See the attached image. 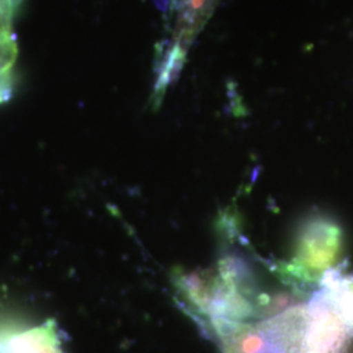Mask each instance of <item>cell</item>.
<instances>
[{"label": "cell", "mask_w": 353, "mask_h": 353, "mask_svg": "<svg viewBox=\"0 0 353 353\" xmlns=\"http://www.w3.org/2000/svg\"><path fill=\"white\" fill-rule=\"evenodd\" d=\"M0 353H62L55 326L48 322L41 327L16 334L4 341Z\"/></svg>", "instance_id": "2"}, {"label": "cell", "mask_w": 353, "mask_h": 353, "mask_svg": "<svg viewBox=\"0 0 353 353\" xmlns=\"http://www.w3.org/2000/svg\"><path fill=\"white\" fill-rule=\"evenodd\" d=\"M10 76H0V101L7 99L10 93Z\"/></svg>", "instance_id": "4"}, {"label": "cell", "mask_w": 353, "mask_h": 353, "mask_svg": "<svg viewBox=\"0 0 353 353\" xmlns=\"http://www.w3.org/2000/svg\"><path fill=\"white\" fill-rule=\"evenodd\" d=\"M303 242V265L316 274L325 275L341 252V228L327 219H318L305 233Z\"/></svg>", "instance_id": "1"}, {"label": "cell", "mask_w": 353, "mask_h": 353, "mask_svg": "<svg viewBox=\"0 0 353 353\" xmlns=\"http://www.w3.org/2000/svg\"><path fill=\"white\" fill-rule=\"evenodd\" d=\"M205 1L207 0H190V11L194 14L202 12Z\"/></svg>", "instance_id": "5"}, {"label": "cell", "mask_w": 353, "mask_h": 353, "mask_svg": "<svg viewBox=\"0 0 353 353\" xmlns=\"http://www.w3.org/2000/svg\"><path fill=\"white\" fill-rule=\"evenodd\" d=\"M17 0H0V33L10 32V24Z\"/></svg>", "instance_id": "3"}]
</instances>
